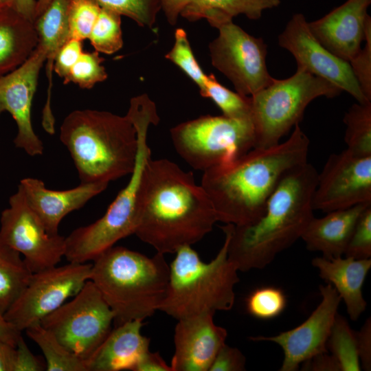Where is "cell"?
<instances>
[{
    "instance_id": "60d3db41",
    "label": "cell",
    "mask_w": 371,
    "mask_h": 371,
    "mask_svg": "<svg viewBox=\"0 0 371 371\" xmlns=\"http://www.w3.org/2000/svg\"><path fill=\"white\" fill-rule=\"evenodd\" d=\"M245 364L246 358L242 352L225 344L218 352L209 371H244Z\"/></svg>"
},
{
    "instance_id": "e0dca14e",
    "label": "cell",
    "mask_w": 371,
    "mask_h": 371,
    "mask_svg": "<svg viewBox=\"0 0 371 371\" xmlns=\"http://www.w3.org/2000/svg\"><path fill=\"white\" fill-rule=\"evenodd\" d=\"M45 62L44 48L38 43L22 65L0 77V101L17 126L14 144L32 157L41 155L44 150L43 142L33 128L32 106L39 73Z\"/></svg>"
},
{
    "instance_id": "9c48e42d",
    "label": "cell",
    "mask_w": 371,
    "mask_h": 371,
    "mask_svg": "<svg viewBox=\"0 0 371 371\" xmlns=\"http://www.w3.org/2000/svg\"><path fill=\"white\" fill-rule=\"evenodd\" d=\"M170 133L178 155L203 172L232 163L255 145L251 118L206 115L179 124Z\"/></svg>"
},
{
    "instance_id": "d6a6232c",
    "label": "cell",
    "mask_w": 371,
    "mask_h": 371,
    "mask_svg": "<svg viewBox=\"0 0 371 371\" xmlns=\"http://www.w3.org/2000/svg\"><path fill=\"white\" fill-rule=\"evenodd\" d=\"M166 58L177 65L199 87L203 90L207 79L196 60L187 34L182 28L175 32V42L172 49L166 54Z\"/></svg>"
},
{
    "instance_id": "44dd1931",
    "label": "cell",
    "mask_w": 371,
    "mask_h": 371,
    "mask_svg": "<svg viewBox=\"0 0 371 371\" xmlns=\"http://www.w3.org/2000/svg\"><path fill=\"white\" fill-rule=\"evenodd\" d=\"M143 325V321L136 319L111 329L86 361L87 371H134L141 357L149 350L150 339L141 332Z\"/></svg>"
},
{
    "instance_id": "277c9868",
    "label": "cell",
    "mask_w": 371,
    "mask_h": 371,
    "mask_svg": "<svg viewBox=\"0 0 371 371\" xmlns=\"http://www.w3.org/2000/svg\"><path fill=\"white\" fill-rule=\"evenodd\" d=\"M60 139L70 153L81 183H109L134 169L138 141L127 113L75 110L63 120Z\"/></svg>"
},
{
    "instance_id": "5b68a950",
    "label": "cell",
    "mask_w": 371,
    "mask_h": 371,
    "mask_svg": "<svg viewBox=\"0 0 371 371\" xmlns=\"http://www.w3.org/2000/svg\"><path fill=\"white\" fill-rule=\"evenodd\" d=\"M91 264L90 280L114 315L117 325L143 321L159 311L168 289L170 267L164 254L152 257L113 246Z\"/></svg>"
},
{
    "instance_id": "f35d334b",
    "label": "cell",
    "mask_w": 371,
    "mask_h": 371,
    "mask_svg": "<svg viewBox=\"0 0 371 371\" xmlns=\"http://www.w3.org/2000/svg\"><path fill=\"white\" fill-rule=\"evenodd\" d=\"M364 41L365 47L349 63L363 95L371 101V19L366 25Z\"/></svg>"
},
{
    "instance_id": "d6986e66",
    "label": "cell",
    "mask_w": 371,
    "mask_h": 371,
    "mask_svg": "<svg viewBox=\"0 0 371 371\" xmlns=\"http://www.w3.org/2000/svg\"><path fill=\"white\" fill-rule=\"evenodd\" d=\"M371 0H347L319 19L308 23L315 38L330 52L350 62L361 49L366 27L371 19Z\"/></svg>"
},
{
    "instance_id": "4dcf8cb0",
    "label": "cell",
    "mask_w": 371,
    "mask_h": 371,
    "mask_svg": "<svg viewBox=\"0 0 371 371\" xmlns=\"http://www.w3.org/2000/svg\"><path fill=\"white\" fill-rule=\"evenodd\" d=\"M89 39L99 53L112 54L120 50L123 45L121 15L101 8Z\"/></svg>"
},
{
    "instance_id": "cb8c5ba5",
    "label": "cell",
    "mask_w": 371,
    "mask_h": 371,
    "mask_svg": "<svg viewBox=\"0 0 371 371\" xmlns=\"http://www.w3.org/2000/svg\"><path fill=\"white\" fill-rule=\"evenodd\" d=\"M68 0H52L44 12L34 21L38 44L45 52L46 76L48 82L47 100L42 112V125L50 135L55 133V118L51 108L52 71L56 55L69 38L67 23Z\"/></svg>"
},
{
    "instance_id": "8992f818",
    "label": "cell",
    "mask_w": 371,
    "mask_h": 371,
    "mask_svg": "<svg viewBox=\"0 0 371 371\" xmlns=\"http://www.w3.org/2000/svg\"><path fill=\"white\" fill-rule=\"evenodd\" d=\"M128 115L137 131L138 146L135 164L130 179L110 204L104 215L95 222L74 229L65 237V257L69 262L93 260L120 240L135 234L139 222V196L144 169L150 158L147 143L150 125L159 117L155 104L146 94L131 98Z\"/></svg>"
},
{
    "instance_id": "ba28073f",
    "label": "cell",
    "mask_w": 371,
    "mask_h": 371,
    "mask_svg": "<svg viewBox=\"0 0 371 371\" xmlns=\"http://www.w3.org/2000/svg\"><path fill=\"white\" fill-rule=\"evenodd\" d=\"M341 91L330 82L298 66L291 77L274 78L250 96L251 118L255 131L254 148L278 144L293 126L299 124L312 100L321 96L334 98Z\"/></svg>"
},
{
    "instance_id": "f6af8a7d",
    "label": "cell",
    "mask_w": 371,
    "mask_h": 371,
    "mask_svg": "<svg viewBox=\"0 0 371 371\" xmlns=\"http://www.w3.org/2000/svg\"><path fill=\"white\" fill-rule=\"evenodd\" d=\"M134 371H172V368L159 352L148 350L141 357Z\"/></svg>"
},
{
    "instance_id": "7dc6e473",
    "label": "cell",
    "mask_w": 371,
    "mask_h": 371,
    "mask_svg": "<svg viewBox=\"0 0 371 371\" xmlns=\"http://www.w3.org/2000/svg\"><path fill=\"white\" fill-rule=\"evenodd\" d=\"M21 337V332L0 313V340L16 348Z\"/></svg>"
},
{
    "instance_id": "74e56055",
    "label": "cell",
    "mask_w": 371,
    "mask_h": 371,
    "mask_svg": "<svg viewBox=\"0 0 371 371\" xmlns=\"http://www.w3.org/2000/svg\"><path fill=\"white\" fill-rule=\"evenodd\" d=\"M344 255L355 259L371 258V204L359 217Z\"/></svg>"
},
{
    "instance_id": "e575fe53",
    "label": "cell",
    "mask_w": 371,
    "mask_h": 371,
    "mask_svg": "<svg viewBox=\"0 0 371 371\" xmlns=\"http://www.w3.org/2000/svg\"><path fill=\"white\" fill-rule=\"evenodd\" d=\"M245 303L249 314L258 319H270L284 310L286 297L279 288L262 286L253 291L247 296Z\"/></svg>"
},
{
    "instance_id": "d4e9b609",
    "label": "cell",
    "mask_w": 371,
    "mask_h": 371,
    "mask_svg": "<svg viewBox=\"0 0 371 371\" xmlns=\"http://www.w3.org/2000/svg\"><path fill=\"white\" fill-rule=\"evenodd\" d=\"M38 43L33 22L12 8L0 11V77L22 65Z\"/></svg>"
},
{
    "instance_id": "7402d4cb",
    "label": "cell",
    "mask_w": 371,
    "mask_h": 371,
    "mask_svg": "<svg viewBox=\"0 0 371 371\" xmlns=\"http://www.w3.org/2000/svg\"><path fill=\"white\" fill-rule=\"evenodd\" d=\"M312 265L317 269L320 278L335 289L345 303L350 318L357 321L367 305L362 288L371 268V258L345 256L328 259L322 256L313 258Z\"/></svg>"
},
{
    "instance_id": "d590c367",
    "label": "cell",
    "mask_w": 371,
    "mask_h": 371,
    "mask_svg": "<svg viewBox=\"0 0 371 371\" xmlns=\"http://www.w3.org/2000/svg\"><path fill=\"white\" fill-rule=\"evenodd\" d=\"M102 58L99 52H83L78 61L63 79L64 84L73 82L82 89H91L95 84L107 78V73L103 66Z\"/></svg>"
},
{
    "instance_id": "f546056e",
    "label": "cell",
    "mask_w": 371,
    "mask_h": 371,
    "mask_svg": "<svg viewBox=\"0 0 371 371\" xmlns=\"http://www.w3.org/2000/svg\"><path fill=\"white\" fill-rule=\"evenodd\" d=\"M327 350L337 361L341 371H360L356 332L347 320L337 314L328 341Z\"/></svg>"
},
{
    "instance_id": "484cf974",
    "label": "cell",
    "mask_w": 371,
    "mask_h": 371,
    "mask_svg": "<svg viewBox=\"0 0 371 371\" xmlns=\"http://www.w3.org/2000/svg\"><path fill=\"white\" fill-rule=\"evenodd\" d=\"M280 3V0H192L181 15L190 21L205 19L216 27L240 14L258 19L265 10L276 8Z\"/></svg>"
},
{
    "instance_id": "ac0fdd59",
    "label": "cell",
    "mask_w": 371,
    "mask_h": 371,
    "mask_svg": "<svg viewBox=\"0 0 371 371\" xmlns=\"http://www.w3.org/2000/svg\"><path fill=\"white\" fill-rule=\"evenodd\" d=\"M214 315L207 313L177 320L172 371H209L227 336L226 329L214 322Z\"/></svg>"
},
{
    "instance_id": "9a60e30c",
    "label": "cell",
    "mask_w": 371,
    "mask_h": 371,
    "mask_svg": "<svg viewBox=\"0 0 371 371\" xmlns=\"http://www.w3.org/2000/svg\"><path fill=\"white\" fill-rule=\"evenodd\" d=\"M278 43L294 56L297 66L346 91L357 102H371L363 95L349 62L330 52L315 38L302 14L293 15L279 35Z\"/></svg>"
},
{
    "instance_id": "2e32d148",
    "label": "cell",
    "mask_w": 371,
    "mask_h": 371,
    "mask_svg": "<svg viewBox=\"0 0 371 371\" xmlns=\"http://www.w3.org/2000/svg\"><path fill=\"white\" fill-rule=\"evenodd\" d=\"M322 300L311 315L300 325L276 335L251 337L254 341H271L284 352L280 371H295L311 357L328 352L327 341L336 317L341 297L328 283L320 285Z\"/></svg>"
},
{
    "instance_id": "7c38bea8",
    "label": "cell",
    "mask_w": 371,
    "mask_h": 371,
    "mask_svg": "<svg viewBox=\"0 0 371 371\" xmlns=\"http://www.w3.org/2000/svg\"><path fill=\"white\" fill-rule=\"evenodd\" d=\"M216 28L218 35L209 44L212 64L232 82L237 93L251 96L273 80L267 67V45L262 38L249 34L232 20Z\"/></svg>"
},
{
    "instance_id": "603a6c76",
    "label": "cell",
    "mask_w": 371,
    "mask_h": 371,
    "mask_svg": "<svg viewBox=\"0 0 371 371\" xmlns=\"http://www.w3.org/2000/svg\"><path fill=\"white\" fill-rule=\"evenodd\" d=\"M370 204L361 203L331 211L322 218L314 216L301 236L306 248L320 251L326 258L341 257L359 217Z\"/></svg>"
},
{
    "instance_id": "ab89813d",
    "label": "cell",
    "mask_w": 371,
    "mask_h": 371,
    "mask_svg": "<svg viewBox=\"0 0 371 371\" xmlns=\"http://www.w3.org/2000/svg\"><path fill=\"white\" fill-rule=\"evenodd\" d=\"M82 51V41L69 38L59 49L54 64V70L64 79L78 61Z\"/></svg>"
},
{
    "instance_id": "816d5d0a",
    "label": "cell",
    "mask_w": 371,
    "mask_h": 371,
    "mask_svg": "<svg viewBox=\"0 0 371 371\" xmlns=\"http://www.w3.org/2000/svg\"><path fill=\"white\" fill-rule=\"evenodd\" d=\"M10 8H12V0H0V11Z\"/></svg>"
},
{
    "instance_id": "f5cc1de1",
    "label": "cell",
    "mask_w": 371,
    "mask_h": 371,
    "mask_svg": "<svg viewBox=\"0 0 371 371\" xmlns=\"http://www.w3.org/2000/svg\"><path fill=\"white\" fill-rule=\"evenodd\" d=\"M3 111H5V110H4V108H3L2 104H1V101H0V115H1V113L2 112H3Z\"/></svg>"
},
{
    "instance_id": "7bdbcfd3",
    "label": "cell",
    "mask_w": 371,
    "mask_h": 371,
    "mask_svg": "<svg viewBox=\"0 0 371 371\" xmlns=\"http://www.w3.org/2000/svg\"><path fill=\"white\" fill-rule=\"evenodd\" d=\"M356 332L357 350L361 368L365 370L371 368V320L368 318L361 328Z\"/></svg>"
},
{
    "instance_id": "f907efd6",
    "label": "cell",
    "mask_w": 371,
    "mask_h": 371,
    "mask_svg": "<svg viewBox=\"0 0 371 371\" xmlns=\"http://www.w3.org/2000/svg\"><path fill=\"white\" fill-rule=\"evenodd\" d=\"M52 1V0H36L35 19L44 12Z\"/></svg>"
},
{
    "instance_id": "c3c4849f",
    "label": "cell",
    "mask_w": 371,
    "mask_h": 371,
    "mask_svg": "<svg viewBox=\"0 0 371 371\" xmlns=\"http://www.w3.org/2000/svg\"><path fill=\"white\" fill-rule=\"evenodd\" d=\"M16 348L0 340V371H14Z\"/></svg>"
},
{
    "instance_id": "f1b7e54d",
    "label": "cell",
    "mask_w": 371,
    "mask_h": 371,
    "mask_svg": "<svg viewBox=\"0 0 371 371\" xmlns=\"http://www.w3.org/2000/svg\"><path fill=\"white\" fill-rule=\"evenodd\" d=\"M346 150L359 157L371 156V102L354 104L344 117Z\"/></svg>"
},
{
    "instance_id": "8d00e7d4",
    "label": "cell",
    "mask_w": 371,
    "mask_h": 371,
    "mask_svg": "<svg viewBox=\"0 0 371 371\" xmlns=\"http://www.w3.org/2000/svg\"><path fill=\"white\" fill-rule=\"evenodd\" d=\"M101 8L91 0H68L67 23L69 38L89 39Z\"/></svg>"
},
{
    "instance_id": "b9f144b4",
    "label": "cell",
    "mask_w": 371,
    "mask_h": 371,
    "mask_svg": "<svg viewBox=\"0 0 371 371\" xmlns=\"http://www.w3.org/2000/svg\"><path fill=\"white\" fill-rule=\"evenodd\" d=\"M45 369V363L30 351L21 337L16 346L14 371H42Z\"/></svg>"
},
{
    "instance_id": "30bf717a",
    "label": "cell",
    "mask_w": 371,
    "mask_h": 371,
    "mask_svg": "<svg viewBox=\"0 0 371 371\" xmlns=\"http://www.w3.org/2000/svg\"><path fill=\"white\" fill-rule=\"evenodd\" d=\"M113 322V311L89 280L71 300L45 317L41 324L86 362L106 339Z\"/></svg>"
},
{
    "instance_id": "4316f807",
    "label": "cell",
    "mask_w": 371,
    "mask_h": 371,
    "mask_svg": "<svg viewBox=\"0 0 371 371\" xmlns=\"http://www.w3.org/2000/svg\"><path fill=\"white\" fill-rule=\"evenodd\" d=\"M32 272L21 255L0 243V313L8 310L29 282Z\"/></svg>"
},
{
    "instance_id": "bcb514c9",
    "label": "cell",
    "mask_w": 371,
    "mask_h": 371,
    "mask_svg": "<svg viewBox=\"0 0 371 371\" xmlns=\"http://www.w3.org/2000/svg\"><path fill=\"white\" fill-rule=\"evenodd\" d=\"M168 23L176 24L179 16L192 0H159Z\"/></svg>"
},
{
    "instance_id": "836d02e7",
    "label": "cell",
    "mask_w": 371,
    "mask_h": 371,
    "mask_svg": "<svg viewBox=\"0 0 371 371\" xmlns=\"http://www.w3.org/2000/svg\"><path fill=\"white\" fill-rule=\"evenodd\" d=\"M121 16H126L142 27L153 26L161 8L159 0H91Z\"/></svg>"
},
{
    "instance_id": "83f0119b",
    "label": "cell",
    "mask_w": 371,
    "mask_h": 371,
    "mask_svg": "<svg viewBox=\"0 0 371 371\" xmlns=\"http://www.w3.org/2000/svg\"><path fill=\"white\" fill-rule=\"evenodd\" d=\"M27 337L35 342L45 359L47 371H87L86 362L64 346L41 323L25 330Z\"/></svg>"
},
{
    "instance_id": "1f68e13d",
    "label": "cell",
    "mask_w": 371,
    "mask_h": 371,
    "mask_svg": "<svg viewBox=\"0 0 371 371\" xmlns=\"http://www.w3.org/2000/svg\"><path fill=\"white\" fill-rule=\"evenodd\" d=\"M200 93L201 96L212 100L225 116L251 118L250 96L229 90L218 82L213 74L207 76L205 87Z\"/></svg>"
},
{
    "instance_id": "6da1fadb",
    "label": "cell",
    "mask_w": 371,
    "mask_h": 371,
    "mask_svg": "<svg viewBox=\"0 0 371 371\" xmlns=\"http://www.w3.org/2000/svg\"><path fill=\"white\" fill-rule=\"evenodd\" d=\"M218 218L193 173L167 159H151L144 167L135 234L162 254L192 246L210 232Z\"/></svg>"
},
{
    "instance_id": "ee69618b",
    "label": "cell",
    "mask_w": 371,
    "mask_h": 371,
    "mask_svg": "<svg viewBox=\"0 0 371 371\" xmlns=\"http://www.w3.org/2000/svg\"><path fill=\"white\" fill-rule=\"evenodd\" d=\"M302 370L311 371H341L337 361L328 352L318 354L304 363Z\"/></svg>"
},
{
    "instance_id": "4fadbf2b",
    "label": "cell",
    "mask_w": 371,
    "mask_h": 371,
    "mask_svg": "<svg viewBox=\"0 0 371 371\" xmlns=\"http://www.w3.org/2000/svg\"><path fill=\"white\" fill-rule=\"evenodd\" d=\"M0 243L22 255L32 273L57 265L66 248L65 237L47 232L19 186L1 214Z\"/></svg>"
},
{
    "instance_id": "8fae6325",
    "label": "cell",
    "mask_w": 371,
    "mask_h": 371,
    "mask_svg": "<svg viewBox=\"0 0 371 371\" xmlns=\"http://www.w3.org/2000/svg\"><path fill=\"white\" fill-rule=\"evenodd\" d=\"M91 264L69 262L32 273L28 284L4 313L22 332L75 296L90 280Z\"/></svg>"
},
{
    "instance_id": "7a4b0ae2",
    "label": "cell",
    "mask_w": 371,
    "mask_h": 371,
    "mask_svg": "<svg viewBox=\"0 0 371 371\" xmlns=\"http://www.w3.org/2000/svg\"><path fill=\"white\" fill-rule=\"evenodd\" d=\"M309 144L297 124L286 141L253 148L230 164L203 172L201 186L218 221L238 226L256 221L286 173L307 161Z\"/></svg>"
},
{
    "instance_id": "52a82bcc",
    "label": "cell",
    "mask_w": 371,
    "mask_h": 371,
    "mask_svg": "<svg viewBox=\"0 0 371 371\" xmlns=\"http://www.w3.org/2000/svg\"><path fill=\"white\" fill-rule=\"evenodd\" d=\"M223 246L209 262L202 261L191 246L177 250L169 265V282L159 311L177 320L203 313L229 311L234 304V286L239 282L238 269L229 260V232Z\"/></svg>"
},
{
    "instance_id": "3957f363",
    "label": "cell",
    "mask_w": 371,
    "mask_h": 371,
    "mask_svg": "<svg viewBox=\"0 0 371 371\" xmlns=\"http://www.w3.org/2000/svg\"><path fill=\"white\" fill-rule=\"evenodd\" d=\"M318 173L308 161L291 169L269 199L262 216L245 225L225 224L227 256L238 271L262 269L301 236L314 217Z\"/></svg>"
},
{
    "instance_id": "681fc988",
    "label": "cell",
    "mask_w": 371,
    "mask_h": 371,
    "mask_svg": "<svg viewBox=\"0 0 371 371\" xmlns=\"http://www.w3.org/2000/svg\"><path fill=\"white\" fill-rule=\"evenodd\" d=\"M12 8L34 23L36 0H12Z\"/></svg>"
},
{
    "instance_id": "5bb4252c",
    "label": "cell",
    "mask_w": 371,
    "mask_h": 371,
    "mask_svg": "<svg viewBox=\"0 0 371 371\" xmlns=\"http://www.w3.org/2000/svg\"><path fill=\"white\" fill-rule=\"evenodd\" d=\"M366 203H371V156L346 149L330 155L317 175L313 210L326 213Z\"/></svg>"
},
{
    "instance_id": "ffe728a7",
    "label": "cell",
    "mask_w": 371,
    "mask_h": 371,
    "mask_svg": "<svg viewBox=\"0 0 371 371\" xmlns=\"http://www.w3.org/2000/svg\"><path fill=\"white\" fill-rule=\"evenodd\" d=\"M108 185L106 182L80 183L71 189L54 190L47 188L41 179L26 177L18 186L47 232L54 235L59 234L60 223L67 214L82 208Z\"/></svg>"
}]
</instances>
